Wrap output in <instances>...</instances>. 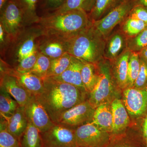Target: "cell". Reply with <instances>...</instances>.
<instances>
[{
    "label": "cell",
    "instance_id": "obj_8",
    "mask_svg": "<svg viewBox=\"0 0 147 147\" xmlns=\"http://www.w3.org/2000/svg\"><path fill=\"white\" fill-rule=\"evenodd\" d=\"M77 146L83 147H105L110 137L107 131L98 128L91 122L75 129Z\"/></svg>",
    "mask_w": 147,
    "mask_h": 147
},
{
    "label": "cell",
    "instance_id": "obj_5",
    "mask_svg": "<svg viewBox=\"0 0 147 147\" xmlns=\"http://www.w3.org/2000/svg\"><path fill=\"white\" fill-rule=\"evenodd\" d=\"M0 10V24L11 41H14L21 34L25 22H28L24 12L13 0H9Z\"/></svg>",
    "mask_w": 147,
    "mask_h": 147
},
{
    "label": "cell",
    "instance_id": "obj_4",
    "mask_svg": "<svg viewBox=\"0 0 147 147\" xmlns=\"http://www.w3.org/2000/svg\"><path fill=\"white\" fill-rule=\"evenodd\" d=\"M96 65L98 75L97 81L93 89L89 93L88 99L95 108L103 103L111 102L116 91V85L117 86L110 61L103 59Z\"/></svg>",
    "mask_w": 147,
    "mask_h": 147
},
{
    "label": "cell",
    "instance_id": "obj_29",
    "mask_svg": "<svg viewBox=\"0 0 147 147\" xmlns=\"http://www.w3.org/2000/svg\"><path fill=\"white\" fill-rule=\"evenodd\" d=\"M51 59L39 52L35 63L29 72L33 74L40 79H43L47 77V72L50 68Z\"/></svg>",
    "mask_w": 147,
    "mask_h": 147
},
{
    "label": "cell",
    "instance_id": "obj_28",
    "mask_svg": "<svg viewBox=\"0 0 147 147\" xmlns=\"http://www.w3.org/2000/svg\"><path fill=\"white\" fill-rule=\"evenodd\" d=\"M1 119L0 147H21L20 140L7 130L5 120Z\"/></svg>",
    "mask_w": 147,
    "mask_h": 147
},
{
    "label": "cell",
    "instance_id": "obj_21",
    "mask_svg": "<svg viewBox=\"0 0 147 147\" xmlns=\"http://www.w3.org/2000/svg\"><path fill=\"white\" fill-rule=\"evenodd\" d=\"M125 0H96L94 5L88 13L92 22L100 20Z\"/></svg>",
    "mask_w": 147,
    "mask_h": 147
},
{
    "label": "cell",
    "instance_id": "obj_17",
    "mask_svg": "<svg viewBox=\"0 0 147 147\" xmlns=\"http://www.w3.org/2000/svg\"><path fill=\"white\" fill-rule=\"evenodd\" d=\"M38 47L39 52L50 59H57L67 53V41L56 38L46 37Z\"/></svg>",
    "mask_w": 147,
    "mask_h": 147
},
{
    "label": "cell",
    "instance_id": "obj_1",
    "mask_svg": "<svg viewBox=\"0 0 147 147\" xmlns=\"http://www.w3.org/2000/svg\"><path fill=\"white\" fill-rule=\"evenodd\" d=\"M42 80L43 91L36 96L54 123L66 111L87 100L88 93L78 87L51 77Z\"/></svg>",
    "mask_w": 147,
    "mask_h": 147
},
{
    "label": "cell",
    "instance_id": "obj_25",
    "mask_svg": "<svg viewBox=\"0 0 147 147\" xmlns=\"http://www.w3.org/2000/svg\"><path fill=\"white\" fill-rule=\"evenodd\" d=\"M71 57L72 56L67 53L59 57L51 59L46 78L58 76L63 73L70 64Z\"/></svg>",
    "mask_w": 147,
    "mask_h": 147
},
{
    "label": "cell",
    "instance_id": "obj_41",
    "mask_svg": "<svg viewBox=\"0 0 147 147\" xmlns=\"http://www.w3.org/2000/svg\"><path fill=\"white\" fill-rule=\"evenodd\" d=\"M135 5L142 6L147 9V0H132Z\"/></svg>",
    "mask_w": 147,
    "mask_h": 147
},
{
    "label": "cell",
    "instance_id": "obj_42",
    "mask_svg": "<svg viewBox=\"0 0 147 147\" xmlns=\"http://www.w3.org/2000/svg\"><path fill=\"white\" fill-rule=\"evenodd\" d=\"M140 57L143 58L147 63V47L139 53Z\"/></svg>",
    "mask_w": 147,
    "mask_h": 147
},
{
    "label": "cell",
    "instance_id": "obj_38",
    "mask_svg": "<svg viewBox=\"0 0 147 147\" xmlns=\"http://www.w3.org/2000/svg\"><path fill=\"white\" fill-rule=\"evenodd\" d=\"M96 0H83L82 9L89 13L94 5Z\"/></svg>",
    "mask_w": 147,
    "mask_h": 147
},
{
    "label": "cell",
    "instance_id": "obj_33",
    "mask_svg": "<svg viewBox=\"0 0 147 147\" xmlns=\"http://www.w3.org/2000/svg\"><path fill=\"white\" fill-rule=\"evenodd\" d=\"M39 53V51L37 47L30 55L18 62L16 70L21 72H29L34 66Z\"/></svg>",
    "mask_w": 147,
    "mask_h": 147
},
{
    "label": "cell",
    "instance_id": "obj_24",
    "mask_svg": "<svg viewBox=\"0 0 147 147\" xmlns=\"http://www.w3.org/2000/svg\"><path fill=\"white\" fill-rule=\"evenodd\" d=\"M18 102L11 98L7 92L1 88L0 94V113L1 117L3 119L13 115L19 107Z\"/></svg>",
    "mask_w": 147,
    "mask_h": 147
},
{
    "label": "cell",
    "instance_id": "obj_22",
    "mask_svg": "<svg viewBox=\"0 0 147 147\" xmlns=\"http://www.w3.org/2000/svg\"><path fill=\"white\" fill-rule=\"evenodd\" d=\"M20 142L21 147H42L41 133L29 121L26 129L20 139Z\"/></svg>",
    "mask_w": 147,
    "mask_h": 147
},
{
    "label": "cell",
    "instance_id": "obj_14",
    "mask_svg": "<svg viewBox=\"0 0 147 147\" xmlns=\"http://www.w3.org/2000/svg\"><path fill=\"white\" fill-rule=\"evenodd\" d=\"M1 72L12 75L32 95H39L44 88L43 80L30 72H21L12 69H5L1 66Z\"/></svg>",
    "mask_w": 147,
    "mask_h": 147
},
{
    "label": "cell",
    "instance_id": "obj_37",
    "mask_svg": "<svg viewBox=\"0 0 147 147\" xmlns=\"http://www.w3.org/2000/svg\"><path fill=\"white\" fill-rule=\"evenodd\" d=\"M41 2V8L52 12L61 6L66 0H39Z\"/></svg>",
    "mask_w": 147,
    "mask_h": 147
},
{
    "label": "cell",
    "instance_id": "obj_18",
    "mask_svg": "<svg viewBox=\"0 0 147 147\" xmlns=\"http://www.w3.org/2000/svg\"><path fill=\"white\" fill-rule=\"evenodd\" d=\"M3 119L5 120L8 131L20 141L29 121L24 107L19 106L13 115Z\"/></svg>",
    "mask_w": 147,
    "mask_h": 147
},
{
    "label": "cell",
    "instance_id": "obj_30",
    "mask_svg": "<svg viewBox=\"0 0 147 147\" xmlns=\"http://www.w3.org/2000/svg\"><path fill=\"white\" fill-rule=\"evenodd\" d=\"M147 47V27L133 37L127 39V48L133 53H139Z\"/></svg>",
    "mask_w": 147,
    "mask_h": 147
},
{
    "label": "cell",
    "instance_id": "obj_13",
    "mask_svg": "<svg viewBox=\"0 0 147 147\" xmlns=\"http://www.w3.org/2000/svg\"><path fill=\"white\" fill-rule=\"evenodd\" d=\"M1 88L7 92L21 107H25L32 96L14 76L3 72H1Z\"/></svg>",
    "mask_w": 147,
    "mask_h": 147
},
{
    "label": "cell",
    "instance_id": "obj_23",
    "mask_svg": "<svg viewBox=\"0 0 147 147\" xmlns=\"http://www.w3.org/2000/svg\"><path fill=\"white\" fill-rule=\"evenodd\" d=\"M81 75L84 87L89 93L93 89L97 82L98 75L96 65L84 61Z\"/></svg>",
    "mask_w": 147,
    "mask_h": 147
},
{
    "label": "cell",
    "instance_id": "obj_40",
    "mask_svg": "<svg viewBox=\"0 0 147 147\" xmlns=\"http://www.w3.org/2000/svg\"><path fill=\"white\" fill-rule=\"evenodd\" d=\"M142 133L144 139L147 137V115L143 119L142 123Z\"/></svg>",
    "mask_w": 147,
    "mask_h": 147
},
{
    "label": "cell",
    "instance_id": "obj_2",
    "mask_svg": "<svg viewBox=\"0 0 147 147\" xmlns=\"http://www.w3.org/2000/svg\"><path fill=\"white\" fill-rule=\"evenodd\" d=\"M38 24L43 35L68 41L90 26L92 22L82 9L40 17Z\"/></svg>",
    "mask_w": 147,
    "mask_h": 147
},
{
    "label": "cell",
    "instance_id": "obj_16",
    "mask_svg": "<svg viewBox=\"0 0 147 147\" xmlns=\"http://www.w3.org/2000/svg\"><path fill=\"white\" fill-rule=\"evenodd\" d=\"M131 53L126 49L115 60L110 62L113 76L118 86L121 89L127 87L129 63Z\"/></svg>",
    "mask_w": 147,
    "mask_h": 147
},
{
    "label": "cell",
    "instance_id": "obj_15",
    "mask_svg": "<svg viewBox=\"0 0 147 147\" xmlns=\"http://www.w3.org/2000/svg\"><path fill=\"white\" fill-rule=\"evenodd\" d=\"M84 63V61L72 56L70 64L65 71L59 76L51 78L71 84L84 91L87 92L82 82L81 75V71Z\"/></svg>",
    "mask_w": 147,
    "mask_h": 147
},
{
    "label": "cell",
    "instance_id": "obj_7",
    "mask_svg": "<svg viewBox=\"0 0 147 147\" xmlns=\"http://www.w3.org/2000/svg\"><path fill=\"white\" fill-rule=\"evenodd\" d=\"M75 129L60 123H54L41 133L42 147H75Z\"/></svg>",
    "mask_w": 147,
    "mask_h": 147
},
{
    "label": "cell",
    "instance_id": "obj_27",
    "mask_svg": "<svg viewBox=\"0 0 147 147\" xmlns=\"http://www.w3.org/2000/svg\"><path fill=\"white\" fill-rule=\"evenodd\" d=\"M20 7L25 14L28 22L37 23L40 17L36 9L39 0H13Z\"/></svg>",
    "mask_w": 147,
    "mask_h": 147
},
{
    "label": "cell",
    "instance_id": "obj_11",
    "mask_svg": "<svg viewBox=\"0 0 147 147\" xmlns=\"http://www.w3.org/2000/svg\"><path fill=\"white\" fill-rule=\"evenodd\" d=\"M24 108L28 121L36 127L40 133L47 131L55 123L35 96L32 95Z\"/></svg>",
    "mask_w": 147,
    "mask_h": 147
},
{
    "label": "cell",
    "instance_id": "obj_6",
    "mask_svg": "<svg viewBox=\"0 0 147 147\" xmlns=\"http://www.w3.org/2000/svg\"><path fill=\"white\" fill-rule=\"evenodd\" d=\"M134 6L132 0H125L103 18L93 22V24L106 38L115 28L128 17L130 11Z\"/></svg>",
    "mask_w": 147,
    "mask_h": 147
},
{
    "label": "cell",
    "instance_id": "obj_43",
    "mask_svg": "<svg viewBox=\"0 0 147 147\" xmlns=\"http://www.w3.org/2000/svg\"><path fill=\"white\" fill-rule=\"evenodd\" d=\"M8 1L9 0H0V10L2 9L3 7Z\"/></svg>",
    "mask_w": 147,
    "mask_h": 147
},
{
    "label": "cell",
    "instance_id": "obj_44",
    "mask_svg": "<svg viewBox=\"0 0 147 147\" xmlns=\"http://www.w3.org/2000/svg\"><path fill=\"white\" fill-rule=\"evenodd\" d=\"M144 139L145 144H146V147H147V137L144 138Z\"/></svg>",
    "mask_w": 147,
    "mask_h": 147
},
{
    "label": "cell",
    "instance_id": "obj_19",
    "mask_svg": "<svg viewBox=\"0 0 147 147\" xmlns=\"http://www.w3.org/2000/svg\"><path fill=\"white\" fill-rule=\"evenodd\" d=\"M91 122L108 133L113 132V117L111 102H105L96 108Z\"/></svg>",
    "mask_w": 147,
    "mask_h": 147
},
{
    "label": "cell",
    "instance_id": "obj_46",
    "mask_svg": "<svg viewBox=\"0 0 147 147\" xmlns=\"http://www.w3.org/2000/svg\"><path fill=\"white\" fill-rule=\"evenodd\" d=\"M82 147V146H76V147Z\"/></svg>",
    "mask_w": 147,
    "mask_h": 147
},
{
    "label": "cell",
    "instance_id": "obj_45",
    "mask_svg": "<svg viewBox=\"0 0 147 147\" xmlns=\"http://www.w3.org/2000/svg\"><path fill=\"white\" fill-rule=\"evenodd\" d=\"M117 147H132V146H118Z\"/></svg>",
    "mask_w": 147,
    "mask_h": 147
},
{
    "label": "cell",
    "instance_id": "obj_10",
    "mask_svg": "<svg viewBox=\"0 0 147 147\" xmlns=\"http://www.w3.org/2000/svg\"><path fill=\"white\" fill-rule=\"evenodd\" d=\"M95 110L87 99L64 112L57 123L78 127L91 121Z\"/></svg>",
    "mask_w": 147,
    "mask_h": 147
},
{
    "label": "cell",
    "instance_id": "obj_31",
    "mask_svg": "<svg viewBox=\"0 0 147 147\" xmlns=\"http://www.w3.org/2000/svg\"><path fill=\"white\" fill-rule=\"evenodd\" d=\"M140 68V57L139 53L131 52L129 63L127 88L134 87Z\"/></svg>",
    "mask_w": 147,
    "mask_h": 147
},
{
    "label": "cell",
    "instance_id": "obj_9",
    "mask_svg": "<svg viewBox=\"0 0 147 147\" xmlns=\"http://www.w3.org/2000/svg\"><path fill=\"white\" fill-rule=\"evenodd\" d=\"M123 102L130 116L144 119L147 115V86L142 89H125Z\"/></svg>",
    "mask_w": 147,
    "mask_h": 147
},
{
    "label": "cell",
    "instance_id": "obj_20",
    "mask_svg": "<svg viewBox=\"0 0 147 147\" xmlns=\"http://www.w3.org/2000/svg\"><path fill=\"white\" fill-rule=\"evenodd\" d=\"M113 117V133H118L123 131L129 123L128 112L123 102L115 98L111 102Z\"/></svg>",
    "mask_w": 147,
    "mask_h": 147
},
{
    "label": "cell",
    "instance_id": "obj_32",
    "mask_svg": "<svg viewBox=\"0 0 147 147\" xmlns=\"http://www.w3.org/2000/svg\"><path fill=\"white\" fill-rule=\"evenodd\" d=\"M34 40V36L29 37L24 40L19 47L17 53L18 62L30 55L37 48L35 44Z\"/></svg>",
    "mask_w": 147,
    "mask_h": 147
},
{
    "label": "cell",
    "instance_id": "obj_26",
    "mask_svg": "<svg viewBox=\"0 0 147 147\" xmlns=\"http://www.w3.org/2000/svg\"><path fill=\"white\" fill-rule=\"evenodd\" d=\"M119 26L128 38L135 36L147 28V24L143 21L128 16Z\"/></svg>",
    "mask_w": 147,
    "mask_h": 147
},
{
    "label": "cell",
    "instance_id": "obj_34",
    "mask_svg": "<svg viewBox=\"0 0 147 147\" xmlns=\"http://www.w3.org/2000/svg\"><path fill=\"white\" fill-rule=\"evenodd\" d=\"M147 86V63L140 57V70L133 87L136 88L142 89Z\"/></svg>",
    "mask_w": 147,
    "mask_h": 147
},
{
    "label": "cell",
    "instance_id": "obj_35",
    "mask_svg": "<svg viewBox=\"0 0 147 147\" xmlns=\"http://www.w3.org/2000/svg\"><path fill=\"white\" fill-rule=\"evenodd\" d=\"M83 0H66L59 8L49 13H59L82 9Z\"/></svg>",
    "mask_w": 147,
    "mask_h": 147
},
{
    "label": "cell",
    "instance_id": "obj_39",
    "mask_svg": "<svg viewBox=\"0 0 147 147\" xmlns=\"http://www.w3.org/2000/svg\"><path fill=\"white\" fill-rule=\"evenodd\" d=\"M7 39L11 40L1 24H0V43L1 48L3 47L4 45H5Z\"/></svg>",
    "mask_w": 147,
    "mask_h": 147
},
{
    "label": "cell",
    "instance_id": "obj_36",
    "mask_svg": "<svg viewBox=\"0 0 147 147\" xmlns=\"http://www.w3.org/2000/svg\"><path fill=\"white\" fill-rule=\"evenodd\" d=\"M128 16L143 21L147 24V9L142 6H134Z\"/></svg>",
    "mask_w": 147,
    "mask_h": 147
},
{
    "label": "cell",
    "instance_id": "obj_3",
    "mask_svg": "<svg viewBox=\"0 0 147 147\" xmlns=\"http://www.w3.org/2000/svg\"><path fill=\"white\" fill-rule=\"evenodd\" d=\"M105 42L106 38L92 23L67 41V53L84 61L96 64L104 59Z\"/></svg>",
    "mask_w": 147,
    "mask_h": 147
},
{
    "label": "cell",
    "instance_id": "obj_12",
    "mask_svg": "<svg viewBox=\"0 0 147 147\" xmlns=\"http://www.w3.org/2000/svg\"><path fill=\"white\" fill-rule=\"evenodd\" d=\"M127 38L118 26L106 38L103 57L113 61L127 48Z\"/></svg>",
    "mask_w": 147,
    "mask_h": 147
}]
</instances>
